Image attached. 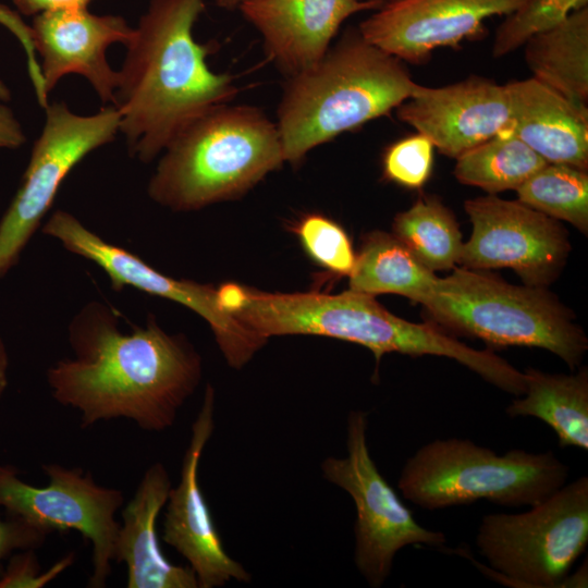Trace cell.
I'll return each instance as SVG.
<instances>
[{"mask_svg": "<svg viewBox=\"0 0 588 588\" xmlns=\"http://www.w3.org/2000/svg\"><path fill=\"white\" fill-rule=\"evenodd\" d=\"M476 546L489 567L465 549L485 574L515 588H587V559L569 574L588 544V477L580 476L523 513L482 516Z\"/></svg>", "mask_w": 588, "mask_h": 588, "instance_id": "7", "label": "cell"}, {"mask_svg": "<svg viewBox=\"0 0 588 588\" xmlns=\"http://www.w3.org/2000/svg\"><path fill=\"white\" fill-rule=\"evenodd\" d=\"M41 231L58 240L68 252L96 264L115 291L131 286L198 314L210 326L224 359L234 369L243 368L267 343L221 306L213 286L159 272L137 255L103 240L65 210L54 211Z\"/></svg>", "mask_w": 588, "mask_h": 588, "instance_id": "12", "label": "cell"}, {"mask_svg": "<svg viewBox=\"0 0 588 588\" xmlns=\"http://www.w3.org/2000/svg\"><path fill=\"white\" fill-rule=\"evenodd\" d=\"M569 468L552 451L513 449L503 454L469 439H437L404 463L397 488L429 511L487 500L532 506L567 482Z\"/></svg>", "mask_w": 588, "mask_h": 588, "instance_id": "6", "label": "cell"}, {"mask_svg": "<svg viewBox=\"0 0 588 588\" xmlns=\"http://www.w3.org/2000/svg\"><path fill=\"white\" fill-rule=\"evenodd\" d=\"M216 392L207 384L192 424L180 480L166 502L162 540L194 571L199 588H218L235 580L248 584L252 574L224 549L199 485V464L215 425Z\"/></svg>", "mask_w": 588, "mask_h": 588, "instance_id": "14", "label": "cell"}, {"mask_svg": "<svg viewBox=\"0 0 588 588\" xmlns=\"http://www.w3.org/2000/svg\"><path fill=\"white\" fill-rule=\"evenodd\" d=\"M525 392L505 408L511 418L535 417L556 434L560 448L588 450V371L549 373L535 368L524 371Z\"/></svg>", "mask_w": 588, "mask_h": 588, "instance_id": "21", "label": "cell"}, {"mask_svg": "<svg viewBox=\"0 0 588 588\" xmlns=\"http://www.w3.org/2000/svg\"><path fill=\"white\" fill-rule=\"evenodd\" d=\"M520 203L555 220H564L588 232L587 170L547 163L517 189Z\"/></svg>", "mask_w": 588, "mask_h": 588, "instance_id": "26", "label": "cell"}, {"mask_svg": "<svg viewBox=\"0 0 588 588\" xmlns=\"http://www.w3.org/2000/svg\"><path fill=\"white\" fill-rule=\"evenodd\" d=\"M585 7H588V0H524L498 26L493 57L501 58L517 50L532 36L556 26L572 12Z\"/></svg>", "mask_w": 588, "mask_h": 588, "instance_id": "27", "label": "cell"}, {"mask_svg": "<svg viewBox=\"0 0 588 588\" xmlns=\"http://www.w3.org/2000/svg\"><path fill=\"white\" fill-rule=\"evenodd\" d=\"M47 536V532L19 517L7 514L4 518L0 507V572L2 562L15 551L36 550L44 544Z\"/></svg>", "mask_w": 588, "mask_h": 588, "instance_id": "31", "label": "cell"}, {"mask_svg": "<svg viewBox=\"0 0 588 588\" xmlns=\"http://www.w3.org/2000/svg\"><path fill=\"white\" fill-rule=\"evenodd\" d=\"M297 233L306 252L320 266L340 274H350L355 255L339 224L323 216L309 215L298 224Z\"/></svg>", "mask_w": 588, "mask_h": 588, "instance_id": "28", "label": "cell"}, {"mask_svg": "<svg viewBox=\"0 0 588 588\" xmlns=\"http://www.w3.org/2000/svg\"><path fill=\"white\" fill-rule=\"evenodd\" d=\"M204 10V0H150L125 45L113 106L130 154L144 163L238 93L232 75L209 68L212 46L193 36Z\"/></svg>", "mask_w": 588, "mask_h": 588, "instance_id": "2", "label": "cell"}, {"mask_svg": "<svg viewBox=\"0 0 588 588\" xmlns=\"http://www.w3.org/2000/svg\"><path fill=\"white\" fill-rule=\"evenodd\" d=\"M75 558L74 552H69L48 571L42 572L35 550L13 553L0 572V588H42L68 569L75 562Z\"/></svg>", "mask_w": 588, "mask_h": 588, "instance_id": "30", "label": "cell"}, {"mask_svg": "<svg viewBox=\"0 0 588 588\" xmlns=\"http://www.w3.org/2000/svg\"><path fill=\"white\" fill-rule=\"evenodd\" d=\"M244 0H215V3L217 4V7L221 9L233 11V10L238 9L240 4Z\"/></svg>", "mask_w": 588, "mask_h": 588, "instance_id": "36", "label": "cell"}, {"mask_svg": "<svg viewBox=\"0 0 588 588\" xmlns=\"http://www.w3.org/2000/svg\"><path fill=\"white\" fill-rule=\"evenodd\" d=\"M368 413L351 411L346 418V455L328 456L320 463L322 477L353 500L354 564L371 588L390 577L396 553L406 546H427L444 551L446 536L421 526L388 483L371 457Z\"/></svg>", "mask_w": 588, "mask_h": 588, "instance_id": "9", "label": "cell"}, {"mask_svg": "<svg viewBox=\"0 0 588 588\" xmlns=\"http://www.w3.org/2000/svg\"><path fill=\"white\" fill-rule=\"evenodd\" d=\"M442 327L495 346L544 348L571 369L588 340L571 313L543 286H518L467 268L439 278L421 304Z\"/></svg>", "mask_w": 588, "mask_h": 588, "instance_id": "8", "label": "cell"}, {"mask_svg": "<svg viewBox=\"0 0 588 588\" xmlns=\"http://www.w3.org/2000/svg\"><path fill=\"white\" fill-rule=\"evenodd\" d=\"M417 85L404 61L347 27L317 62L286 77L275 121L285 162L299 163L317 146L387 115Z\"/></svg>", "mask_w": 588, "mask_h": 588, "instance_id": "4", "label": "cell"}, {"mask_svg": "<svg viewBox=\"0 0 588 588\" xmlns=\"http://www.w3.org/2000/svg\"><path fill=\"white\" fill-rule=\"evenodd\" d=\"M524 0H397L357 26L372 45L404 62L421 63L442 47L480 37L485 21L507 15Z\"/></svg>", "mask_w": 588, "mask_h": 588, "instance_id": "15", "label": "cell"}, {"mask_svg": "<svg viewBox=\"0 0 588 588\" xmlns=\"http://www.w3.org/2000/svg\"><path fill=\"white\" fill-rule=\"evenodd\" d=\"M376 0H244L238 10L260 34L268 59L286 77L317 62L352 15Z\"/></svg>", "mask_w": 588, "mask_h": 588, "instance_id": "18", "label": "cell"}, {"mask_svg": "<svg viewBox=\"0 0 588 588\" xmlns=\"http://www.w3.org/2000/svg\"><path fill=\"white\" fill-rule=\"evenodd\" d=\"M396 115L455 159L511 127L506 85L477 75L442 87L418 84Z\"/></svg>", "mask_w": 588, "mask_h": 588, "instance_id": "16", "label": "cell"}, {"mask_svg": "<svg viewBox=\"0 0 588 588\" xmlns=\"http://www.w3.org/2000/svg\"><path fill=\"white\" fill-rule=\"evenodd\" d=\"M433 145L420 133L392 144L383 156L385 177L408 188H419L429 179Z\"/></svg>", "mask_w": 588, "mask_h": 588, "instance_id": "29", "label": "cell"}, {"mask_svg": "<svg viewBox=\"0 0 588 588\" xmlns=\"http://www.w3.org/2000/svg\"><path fill=\"white\" fill-rule=\"evenodd\" d=\"M133 29L118 15H96L87 8L60 9L34 16L30 36L41 58L44 94L65 75L84 76L102 102L114 103L119 73L107 61V49L126 45Z\"/></svg>", "mask_w": 588, "mask_h": 588, "instance_id": "17", "label": "cell"}, {"mask_svg": "<svg viewBox=\"0 0 588 588\" xmlns=\"http://www.w3.org/2000/svg\"><path fill=\"white\" fill-rule=\"evenodd\" d=\"M532 77L574 102H588V7L523 46Z\"/></svg>", "mask_w": 588, "mask_h": 588, "instance_id": "22", "label": "cell"}, {"mask_svg": "<svg viewBox=\"0 0 588 588\" xmlns=\"http://www.w3.org/2000/svg\"><path fill=\"white\" fill-rule=\"evenodd\" d=\"M171 487L167 467L155 462L121 512L113 560L126 565L127 588H199L194 571L171 563L159 544L157 519Z\"/></svg>", "mask_w": 588, "mask_h": 588, "instance_id": "19", "label": "cell"}, {"mask_svg": "<svg viewBox=\"0 0 588 588\" xmlns=\"http://www.w3.org/2000/svg\"><path fill=\"white\" fill-rule=\"evenodd\" d=\"M21 185L0 220V279L19 262L68 174L120 132L115 106L81 115L63 101L48 103Z\"/></svg>", "mask_w": 588, "mask_h": 588, "instance_id": "10", "label": "cell"}, {"mask_svg": "<svg viewBox=\"0 0 588 588\" xmlns=\"http://www.w3.org/2000/svg\"><path fill=\"white\" fill-rule=\"evenodd\" d=\"M68 332L74 357L50 366L47 383L59 404L79 413L82 428L123 418L145 431L162 432L173 427L200 383L199 353L152 316L123 333L117 313L91 301L73 317Z\"/></svg>", "mask_w": 588, "mask_h": 588, "instance_id": "1", "label": "cell"}, {"mask_svg": "<svg viewBox=\"0 0 588 588\" xmlns=\"http://www.w3.org/2000/svg\"><path fill=\"white\" fill-rule=\"evenodd\" d=\"M393 234L431 271L453 269L463 242L454 215L438 198L420 197L393 222Z\"/></svg>", "mask_w": 588, "mask_h": 588, "instance_id": "25", "label": "cell"}, {"mask_svg": "<svg viewBox=\"0 0 588 588\" xmlns=\"http://www.w3.org/2000/svg\"><path fill=\"white\" fill-rule=\"evenodd\" d=\"M376 1L379 2L381 4V7H382L384 4L392 3V2L397 1V0H376Z\"/></svg>", "mask_w": 588, "mask_h": 588, "instance_id": "37", "label": "cell"}, {"mask_svg": "<svg viewBox=\"0 0 588 588\" xmlns=\"http://www.w3.org/2000/svg\"><path fill=\"white\" fill-rule=\"evenodd\" d=\"M465 210L473 233L460 264L473 270L511 268L531 286L544 287L559 275L571 247L555 219L493 194L468 199Z\"/></svg>", "mask_w": 588, "mask_h": 588, "instance_id": "13", "label": "cell"}, {"mask_svg": "<svg viewBox=\"0 0 588 588\" xmlns=\"http://www.w3.org/2000/svg\"><path fill=\"white\" fill-rule=\"evenodd\" d=\"M91 0H12L17 11L24 15H37L42 12L72 9L87 8Z\"/></svg>", "mask_w": 588, "mask_h": 588, "instance_id": "33", "label": "cell"}, {"mask_svg": "<svg viewBox=\"0 0 588 588\" xmlns=\"http://www.w3.org/2000/svg\"><path fill=\"white\" fill-rule=\"evenodd\" d=\"M548 162L515 135L505 132L456 158L454 176L489 194L517 189Z\"/></svg>", "mask_w": 588, "mask_h": 588, "instance_id": "24", "label": "cell"}, {"mask_svg": "<svg viewBox=\"0 0 588 588\" xmlns=\"http://www.w3.org/2000/svg\"><path fill=\"white\" fill-rule=\"evenodd\" d=\"M9 355L4 341L0 336V399L8 387Z\"/></svg>", "mask_w": 588, "mask_h": 588, "instance_id": "35", "label": "cell"}, {"mask_svg": "<svg viewBox=\"0 0 588 588\" xmlns=\"http://www.w3.org/2000/svg\"><path fill=\"white\" fill-rule=\"evenodd\" d=\"M0 23L9 28L16 37H21L26 30V25L22 22V20L9 8L2 4H0ZM9 99L10 90L0 79V100L5 101Z\"/></svg>", "mask_w": 588, "mask_h": 588, "instance_id": "34", "label": "cell"}, {"mask_svg": "<svg viewBox=\"0 0 588 588\" xmlns=\"http://www.w3.org/2000/svg\"><path fill=\"white\" fill-rule=\"evenodd\" d=\"M25 140L21 123L11 109L0 100V150L19 148Z\"/></svg>", "mask_w": 588, "mask_h": 588, "instance_id": "32", "label": "cell"}, {"mask_svg": "<svg viewBox=\"0 0 588 588\" xmlns=\"http://www.w3.org/2000/svg\"><path fill=\"white\" fill-rule=\"evenodd\" d=\"M49 479L36 487L19 477L12 465H0V507L48 535L77 531L91 546V573L87 587L103 588L114 561L120 523L117 512L124 504L123 492L99 486L91 473L79 467L42 465Z\"/></svg>", "mask_w": 588, "mask_h": 588, "instance_id": "11", "label": "cell"}, {"mask_svg": "<svg viewBox=\"0 0 588 588\" xmlns=\"http://www.w3.org/2000/svg\"><path fill=\"white\" fill-rule=\"evenodd\" d=\"M348 277L351 291L370 296L397 294L420 304L439 279L394 234L385 232L366 236Z\"/></svg>", "mask_w": 588, "mask_h": 588, "instance_id": "23", "label": "cell"}, {"mask_svg": "<svg viewBox=\"0 0 588 588\" xmlns=\"http://www.w3.org/2000/svg\"><path fill=\"white\" fill-rule=\"evenodd\" d=\"M161 155L147 192L174 211L238 198L285 162L275 122L249 105L210 110Z\"/></svg>", "mask_w": 588, "mask_h": 588, "instance_id": "5", "label": "cell"}, {"mask_svg": "<svg viewBox=\"0 0 588 588\" xmlns=\"http://www.w3.org/2000/svg\"><path fill=\"white\" fill-rule=\"evenodd\" d=\"M224 308L265 339L314 334L354 342L369 348L377 360L385 353L436 355L458 362L504 392H525L524 372L490 350H475L430 323L399 318L373 296L347 291L271 294L228 284Z\"/></svg>", "mask_w": 588, "mask_h": 588, "instance_id": "3", "label": "cell"}, {"mask_svg": "<svg viewBox=\"0 0 588 588\" xmlns=\"http://www.w3.org/2000/svg\"><path fill=\"white\" fill-rule=\"evenodd\" d=\"M506 85L511 127L548 163L588 168V108L534 77Z\"/></svg>", "mask_w": 588, "mask_h": 588, "instance_id": "20", "label": "cell"}]
</instances>
